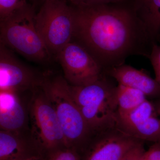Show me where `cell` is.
<instances>
[{"instance_id":"cb8c5ba5","label":"cell","mask_w":160,"mask_h":160,"mask_svg":"<svg viewBox=\"0 0 160 160\" xmlns=\"http://www.w3.org/2000/svg\"><path fill=\"white\" fill-rule=\"evenodd\" d=\"M156 110L158 113L160 115V102L158 104Z\"/></svg>"},{"instance_id":"7c38bea8","label":"cell","mask_w":160,"mask_h":160,"mask_svg":"<svg viewBox=\"0 0 160 160\" xmlns=\"http://www.w3.org/2000/svg\"><path fill=\"white\" fill-rule=\"evenodd\" d=\"M117 81L118 84L138 89L146 97L154 98L160 95V85L146 72L125 64L105 71Z\"/></svg>"},{"instance_id":"e0dca14e","label":"cell","mask_w":160,"mask_h":160,"mask_svg":"<svg viewBox=\"0 0 160 160\" xmlns=\"http://www.w3.org/2000/svg\"><path fill=\"white\" fill-rule=\"evenodd\" d=\"M30 5L29 0H0V21Z\"/></svg>"},{"instance_id":"ac0fdd59","label":"cell","mask_w":160,"mask_h":160,"mask_svg":"<svg viewBox=\"0 0 160 160\" xmlns=\"http://www.w3.org/2000/svg\"><path fill=\"white\" fill-rule=\"evenodd\" d=\"M46 160H82L76 149L64 147L53 152L47 157Z\"/></svg>"},{"instance_id":"7a4b0ae2","label":"cell","mask_w":160,"mask_h":160,"mask_svg":"<svg viewBox=\"0 0 160 160\" xmlns=\"http://www.w3.org/2000/svg\"><path fill=\"white\" fill-rule=\"evenodd\" d=\"M41 84L56 112L67 147L78 151L85 148L92 133L72 97L69 83L62 76L45 75Z\"/></svg>"},{"instance_id":"603a6c76","label":"cell","mask_w":160,"mask_h":160,"mask_svg":"<svg viewBox=\"0 0 160 160\" xmlns=\"http://www.w3.org/2000/svg\"><path fill=\"white\" fill-rule=\"evenodd\" d=\"M46 0H29L32 6L34 8L36 12H37L43 3Z\"/></svg>"},{"instance_id":"ffe728a7","label":"cell","mask_w":160,"mask_h":160,"mask_svg":"<svg viewBox=\"0 0 160 160\" xmlns=\"http://www.w3.org/2000/svg\"><path fill=\"white\" fill-rule=\"evenodd\" d=\"M159 44L154 42L152 47L149 58L154 69L155 79L160 85V39Z\"/></svg>"},{"instance_id":"4fadbf2b","label":"cell","mask_w":160,"mask_h":160,"mask_svg":"<svg viewBox=\"0 0 160 160\" xmlns=\"http://www.w3.org/2000/svg\"><path fill=\"white\" fill-rule=\"evenodd\" d=\"M129 3L151 39H160V0H130Z\"/></svg>"},{"instance_id":"5bb4252c","label":"cell","mask_w":160,"mask_h":160,"mask_svg":"<svg viewBox=\"0 0 160 160\" xmlns=\"http://www.w3.org/2000/svg\"><path fill=\"white\" fill-rule=\"evenodd\" d=\"M115 97L118 116L126 114L147 100L142 92L120 84L116 87Z\"/></svg>"},{"instance_id":"2e32d148","label":"cell","mask_w":160,"mask_h":160,"mask_svg":"<svg viewBox=\"0 0 160 160\" xmlns=\"http://www.w3.org/2000/svg\"><path fill=\"white\" fill-rule=\"evenodd\" d=\"M138 139L160 142V119L152 117L143 122L123 131Z\"/></svg>"},{"instance_id":"7402d4cb","label":"cell","mask_w":160,"mask_h":160,"mask_svg":"<svg viewBox=\"0 0 160 160\" xmlns=\"http://www.w3.org/2000/svg\"><path fill=\"white\" fill-rule=\"evenodd\" d=\"M141 160H160V142L155 143L146 150Z\"/></svg>"},{"instance_id":"44dd1931","label":"cell","mask_w":160,"mask_h":160,"mask_svg":"<svg viewBox=\"0 0 160 160\" xmlns=\"http://www.w3.org/2000/svg\"><path fill=\"white\" fill-rule=\"evenodd\" d=\"M145 151L142 141L130 149L121 160H141Z\"/></svg>"},{"instance_id":"d6986e66","label":"cell","mask_w":160,"mask_h":160,"mask_svg":"<svg viewBox=\"0 0 160 160\" xmlns=\"http://www.w3.org/2000/svg\"><path fill=\"white\" fill-rule=\"evenodd\" d=\"M71 6L75 7H89L104 4H120L130 0H66Z\"/></svg>"},{"instance_id":"9a60e30c","label":"cell","mask_w":160,"mask_h":160,"mask_svg":"<svg viewBox=\"0 0 160 160\" xmlns=\"http://www.w3.org/2000/svg\"><path fill=\"white\" fill-rule=\"evenodd\" d=\"M154 106L146 100L136 108L126 114L118 116V129L122 131L136 126L156 114Z\"/></svg>"},{"instance_id":"3957f363","label":"cell","mask_w":160,"mask_h":160,"mask_svg":"<svg viewBox=\"0 0 160 160\" xmlns=\"http://www.w3.org/2000/svg\"><path fill=\"white\" fill-rule=\"evenodd\" d=\"M32 5L0 21V43L27 60L48 64L53 58L39 33Z\"/></svg>"},{"instance_id":"5b68a950","label":"cell","mask_w":160,"mask_h":160,"mask_svg":"<svg viewBox=\"0 0 160 160\" xmlns=\"http://www.w3.org/2000/svg\"><path fill=\"white\" fill-rule=\"evenodd\" d=\"M36 26L55 58L72 41L74 31L73 8L66 0H46L35 14Z\"/></svg>"},{"instance_id":"d4e9b609","label":"cell","mask_w":160,"mask_h":160,"mask_svg":"<svg viewBox=\"0 0 160 160\" xmlns=\"http://www.w3.org/2000/svg\"><path fill=\"white\" fill-rule=\"evenodd\" d=\"M30 160H46V159L44 158H38V159H32Z\"/></svg>"},{"instance_id":"277c9868","label":"cell","mask_w":160,"mask_h":160,"mask_svg":"<svg viewBox=\"0 0 160 160\" xmlns=\"http://www.w3.org/2000/svg\"><path fill=\"white\" fill-rule=\"evenodd\" d=\"M30 92L28 106L30 133L47 158L53 152L67 147L66 139L56 112L41 83Z\"/></svg>"},{"instance_id":"30bf717a","label":"cell","mask_w":160,"mask_h":160,"mask_svg":"<svg viewBox=\"0 0 160 160\" xmlns=\"http://www.w3.org/2000/svg\"><path fill=\"white\" fill-rule=\"evenodd\" d=\"M19 92L0 91V128L6 131H29V112Z\"/></svg>"},{"instance_id":"52a82bcc","label":"cell","mask_w":160,"mask_h":160,"mask_svg":"<svg viewBox=\"0 0 160 160\" xmlns=\"http://www.w3.org/2000/svg\"><path fill=\"white\" fill-rule=\"evenodd\" d=\"M44 76L38 75L24 64L13 51L0 43V91H31L39 85Z\"/></svg>"},{"instance_id":"8992f818","label":"cell","mask_w":160,"mask_h":160,"mask_svg":"<svg viewBox=\"0 0 160 160\" xmlns=\"http://www.w3.org/2000/svg\"><path fill=\"white\" fill-rule=\"evenodd\" d=\"M63 69L69 85L81 86L98 80L105 72L92 55L79 43L72 41L55 58Z\"/></svg>"},{"instance_id":"8fae6325","label":"cell","mask_w":160,"mask_h":160,"mask_svg":"<svg viewBox=\"0 0 160 160\" xmlns=\"http://www.w3.org/2000/svg\"><path fill=\"white\" fill-rule=\"evenodd\" d=\"M105 74L93 82L81 86L70 85L75 102L79 108L109 105L118 109L114 86Z\"/></svg>"},{"instance_id":"9c48e42d","label":"cell","mask_w":160,"mask_h":160,"mask_svg":"<svg viewBox=\"0 0 160 160\" xmlns=\"http://www.w3.org/2000/svg\"><path fill=\"white\" fill-rule=\"evenodd\" d=\"M46 158L29 131L0 130V160H30Z\"/></svg>"},{"instance_id":"ba28073f","label":"cell","mask_w":160,"mask_h":160,"mask_svg":"<svg viewBox=\"0 0 160 160\" xmlns=\"http://www.w3.org/2000/svg\"><path fill=\"white\" fill-rule=\"evenodd\" d=\"M82 160H121L142 141L118 128L97 133Z\"/></svg>"},{"instance_id":"6da1fadb","label":"cell","mask_w":160,"mask_h":160,"mask_svg":"<svg viewBox=\"0 0 160 160\" xmlns=\"http://www.w3.org/2000/svg\"><path fill=\"white\" fill-rule=\"evenodd\" d=\"M73 7L74 41L104 71L125 64L129 57L149 58L154 42L129 4Z\"/></svg>"}]
</instances>
